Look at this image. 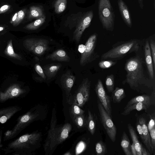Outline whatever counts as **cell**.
Listing matches in <instances>:
<instances>
[{
    "mask_svg": "<svg viewBox=\"0 0 155 155\" xmlns=\"http://www.w3.org/2000/svg\"><path fill=\"white\" fill-rule=\"evenodd\" d=\"M124 69L127 74L123 84H127L131 89L141 93L144 92L143 88L144 87L154 90V86L145 74L143 62L140 56H135L128 59Z\"/></svg>",
    "mask_w": 155,
    "mask_h": 155,
    "instance_id": "cell-1",
    "label": "cell"
},
{
    "mask_svg": "<svg viewBox=\"0 0 155 155\" xmlns=\"http://www.w3.org/2000/svg\"><path fill=\"white\" fill-rule=\"evenodd\" d=\"M57 118L55 108L53 109L50 129L43 145L45 154L52 153L58 145L68 137L72 126L67 123L61 126L57 125Z\"/></svg>",
    "mask_w": 155,
    "mask_h": 155,
    "instance_id": "cell-2",
    "label": "cell"
},
{
    "mask_svg": "<svg viewBox=\"0 0 155 155\" xmlns=\"http://www.w3.org/2000/svg\"><path fill=\"white\" fill-rule=\"evenodd\" d=\"M42 136L40 132L25 134L10 143L5 150L18 154L31 153L40 145Z\"/></svg>",
    "mask_w": 155,
    "mask_h": 155,
    "instance_id": "cell-3",
    "label": "cell"
},
{
    "mask_svg": "<svg viewBox=\"0 0 155 155\" xmlns=\"http://www.w3.org/2000/svg\"><path fill=\"white\" fill-rule=\"evenodd\" d=\"M141 42L140 40L133 39L120 41L114 45L109 51L103 54L102 59L117 60L121 59L127 55L139 50Z\"/></svg>",
    "mask_w": 155,
    "mask_h": 155,
    "instance_id": "cell-4",
    "label": "cell"
},
{
    "mask_svg": "<svg viewBox=\"0 0 155 155\" xmlns=\"http://www.w3.org/2000/svg\"><path fill=\"white\" fill-rule=\"evenodd\" d=\"M36 107L32 108L26 114L19 117L17 122L11 130L5 133L4 139L8 140L13 138L22 130L33 121L40 118V112Z\"/></svg>",
    "mask_w": 155,
    "mask_h": 155,
    "instance_id": "cell-5",
    "label": "cell"
},
{
    "mask_svg": "<svg viewBox=\"0 0 155 155\" xmlns=\"http://www.w3.org/2000/svg\"><path fill=\"white\" fill-rule=\"evenodd\" d=\"M98 14L103 28L112 31L114 28L115 15L110 0H99Z\"/></svg>",
    "mask_w": 155,
    "mask_h": 155,
    "instance_id": "cell-6",
    "label": "cell"
},
{
    "mask_svg": "<svg viewBox=\"0 0 155 155\" xmlns=\"http://www.w3.org/2000/svg\"><path fill=\"white\" fill-rule=\"evenodd\" d=\"M90 87L91 82L89 79H84L74 94L69 97L68 101L71 104L82 107L89 100Z\"/></svg>",
    "mask_w": 155,
    "mask_h": 155,
    "instance_id": "cell-7",
    "label": "cell"
},
{
    "mask_svg": "<svg viewBox=\"0 0 155 155\" xmlns=\"http://www.w3.org/2000/svg\"><path fill=\"white\" fill-rule=\"evenodd\" d=\"M97 35L94 33L88 39L84 46L83 52L81 55L80 64L83 66L92 62L99 57L95 51Z\"/></svg>",
    "mask_w": 155,
    "mask_h": 155,
    "instance_id": "cell-8",
    "label": "cell"
},
{
    "mask_svg": "<svg viewBox=\"0 0 155 155\" xmlns=\"http://www.w3.org/2000/svg\"><path fill=\"white\" fill-rule=\"evenodd\" d=\"M97 106L101 122L110 140L114 142L116 140L117 130L111 117L104 109L97 99Z\"/></svg>",
    "mask_w": 155,
    "mask_h": 155,
    "instance_id": "cell-9",
    "label": "cell"
},
{
    "mask_svg": "<svg viewBox=\"0 0 155 155\" xmlns=\"http://www.w3.org/2000/svg\"><path fill=\"white\" fill-rule=\"evenodd\" d=\"M48 44L47 40L43 38H28L23 42L25 48L38 56L43 55L48 50Z\"/></svg>",
    "mask_w": 155,
    "mask_h": 155,
    "instance_id": "cell-10",
    "label": "cell"
},
{
    "mask_svg": "<svg viewBox=\"0 0 155 155\" xmlns=\"http://www.w3.org/2000/svg\"><path fill=\"white\" fill-rule=\"evenodd\" d=\"M95 91L97 99L102 104L105 110L112 117V110L110 98L104 87L102 81L98 79L95 85Z\"/></svg>",
    "mask_w": 155,
    "mask_h": 155,
    "instance_id": "cell-11",
    "label": "cell"
},
{
    "mask_svg": "<svg viewBox=\"0 0 155 155\" xmlns=\"http://www.w3.org/2000/svg\"><path fill=\"white\" fill-rule=\"evenodd\" d=\"M93 16V13L92 11L87 12L77 25L74 32L73 38V40L76 43H79L84 31L90 25Z\"/></svg>",
    "mask_w": 155,
    "mask_h": 155,
    "instance_id": "cell-12",
    "label": "cell"
},
{
    "mask_svg": "<svg viewBox=\"0 0 155 155\" xmlns=\"http://www.w3.org/2000/svg\"><path fill=\"white\" fill-rule=\"evenodd\" d=\"M26 91L19 85L13 84L3 92L0 91V102H3L8 100L17 99L21 97Z\"/></svg>",
    "mask_w": 155,
    "mask_h": 155,
    "instance_id": "cell-13",
    "label": "cell"
},
{
    "mask_svg": "<svg viewBox=\"0 0 155 155\" xmlns=\"http://www.w3.org/2000/svg\"><path fill=\"white\" fill-rule=\"evenodd\" d=\"M75 79V76L69 70L67 71L61 77V82L65 91L67 101L70 96V92L74 84Z\"/></svg>",
    "mask_w": 155,
    "mask_h": 155,
    "instance_id": "cell-14",
    "label": "cell"
},
{
    "mask_svg": "<svg viewBox=\"0 0 155 155\" xmlns=\"http://www.w3.org/2000/svg\"><path fill=\"white\" fill-rule=\"evenodd\" d=\"M139 121L143 130V142L150 154L154 153L155 150L151 143L150 136L146 119L143 117L139 118Z\"/></svg>",
    "mask_w": 155,
    "mask_h": 155,
    "instance_id": "cell-15",
    "label": "cell"
},
{
    "mask_svg": "<svg viewBox=\"0 0 155 155\" xmlns=\"http://www.w3.org/2000/svg\"><path fill=\"white\" fill-rule=\"evenodd\" d=\"M144 56L145 63L149 78L152 80L154 79L153 68L150 44L148 40L146 41L144 46Z\"/></svg>",
    "mask_w": 155,
    "mask_h": 155,
    "instance_id": "cell-16",
    "label": "cell"
},
{
    "mask_svg": "<svg viewBox=\"0 0 155 155\" xmlns=\"http://www.w3.org/2000/svg\"><path fill=\"white\" fill-rule=\"evenodd\" d=\"M19 106H14L0 109V123L4 124L21 110Z\"/></svg>",
    "mask_w": 155,
    "mask_h": 155,
    "instance_id": "cell-17",
    "label": "cell"
},
{
    "mask_svg": "<svg viewBox=\"0 0 155 155\" xmlns=\"http://www.w3.org/2000/svg\"><path fill=\"white\" fill-rule=\"evenodd\" d=\"M118 5L120 14L125 24L131 28L132 25L131 17L126 5L123 0H118Z\"/></svg>",
    "mask_w": 155,
    "mask_h": 155,
    "instance_id": "cell-18",
    "label": "cell"
},
{
    "mask_svg": "<svg viewBox=\"0 0 155 155\" xmlns=\"http://www.w3.org/2000/svg\"><path fill=\"white\" fill-rule=\"evenodd\" d=\"M46 58L61 62H69L70 61V58L67 53L62 49L56 50L52 54L47 55Z\"/></svg>",
    "mask_w": 155,
    "mask_h": 155,
    "instance_id": "cell-19",
    "label": "cell"
},
{
    "mask_svg": "<svg viewBox=\"0 0 155 155\" xmlns=\"http://www.w3.org/2000/svg\"><path fill=\"white\" fill-rule=\"evenodd\" d=\"M61 66L60 63H52L43 66L42 69L47 79L55 77Z\"/></svg>",
    "mask_w": 155,
    "mask_h": 155,
    "instance_id": "cell-20",
    "label": "cell"
},
{
    "mask_svg": "<svg viewBox=\"0 0 155 155\" xmlns=\"http://www.w3.org/2000/svg\"><path fill=\"white\" fill-rule=\"evenodd\" d=\"M127 128L133 143L136 149L137 155H142L141 151L142 144L139 140L138 136L134 128L131 124H128Z\"/></svg>",
    "mask_w": 155,
    "mask_h": 155,
    "instance_id": "cell-21",
    "label": "cell"
},
{
    "mask_svg": "<svg viewBox=\"0 0 155 155\" xmlns=\"http://www.w3.org/2000/svg\"><path fill=\"white\" fill-rule=\"evenodd\" d=\"M150 105L142 102L136 103L124 109V110L121 114L124 116L127 115L134 110H137L138 111L142 110H146L149 108Z\"/></svg>",
    "mask_w": 155,
    "mask_h": 155,
    "instance_id": "cell-22",
    "label": "cell"
},
{
    "mask_svg": "<svg viewBox=\"0 0 155 155\" xmlns=\"http://www.w3.org/2000/svg\"><path fill=\"white\" fill-rule=\"evenodd\" d=\"M120 145L126 155H132L130 140L125 131L122 133Z\"/></svg>",
    "mask_w": 155,
    "mask_h": 155,
    "instance_id": "cell-23",
    "label": "cell"
},
{
    "mask_svg": "<svg viewBox=\"0 0 155 155\" xmlns=\"http://www.w3.org/2000/svg\"><path fill=\"white\" fill-rule=\"evenodd\" d=\"M125 97V91L123 88L117 87L112 92L111 98L114 103H120Z\"/></svg>",
    "mask_w": 155,
    "mask_h": 155,
    "instance_id": "cell-24",
    "label": "cell"
},
{
    "mask_svg": "<svg viewBox=\"0 0 155 155\" xmlns=\"http://www.w3.org/2000/svg\"><path fill=\"white\" fill-rule=\"evenodd\" d=\"M142 102L151 104L150 97L147 95H142L136 96L131 99L127 103L124 109L135 103Z\"/></svg>",
    "mask_w": 155,
    "mask_h": 155,
    "instance_id": "cell-25",
    "label": "cell"
},
{
    "mask_svg": "<svg viewBox=\"0 0 155 155\" xmlns=\"http://www.w3.org/2000/svg\"><path fill=\"white\" fill-rule=\"evenodd\" d=\"M96 121L95 118L89 110H88V116L87 118V125L88 130L91 134L93 135L95 133L96 129Z\"/></svg>",
    "mask_w": 155,
    "mask_h": 155,
    "instance_id": "cell-26",
    "label": "cell"
},
{
    "mask_svg": "<svg viewBox=\"0 0 155 155\" xmlns=\"http://www.w3.org/2000/svg\"><path fill=\"white\" fill-rule=\"evenodd\" d=\"M4 53L6 55L13 58L19 60H21L22 59V58L19 55L14 51L12 40L8 42Z\"/></svg>",
    "mask_w": 155,
    "mask_h": 155,
    "instance_id": "cell-27",
    "label": "cell"
},
{
    "mask_svg": "<svg viewBox=\"0 0 155 155\" xmlns=\"http://www.w3.org/2000/svg\"><path fill=\"white\" fill-rule=\"evenodd\" d=\"M71 118L78 128L84 127L87 125V118L84 114L71 117Z\"/></svg>",
    "mask_w": 155,
    "mask_h": 155,
    "instance_id": "cell-28",
    "label": "cell"
},
{
    "mask_svg": "<svg viewBox=\"0 0 155 155\" xmlns=\"http://www.w3.org/2000/svg\"><path fill=\"white\" fill-rule=\"evenodd\" d=\"M45 18L42 16L34 21L26 25L24 28L28 30H34L37 29L45 22Z\"/></svg>",
    "mask_w": 155,
    "mask_h": 155,
    "instance_id": "cell-29",
    "label": "cell"
},
{
    "mask_svg": "<svg viewBox=\"0 0 155 155\" xmlns=\"http://www.w3.org/2000/svg\"><path fill=\"white\" fill-rule=\"evenodd\" d=\"M42 16V11L40 8L35 6L31 7L28 14L29 18H39Z\"/></svg>",
    "mask_w": 155,
    "mask_h": 155,
    "instance_id": "cell-30",
    "label": "cell"
},
{
    "mask_svg": "<svg viewBox=\"0 0 155 155\" xmlns=\"http://www.w3.org/2000/svg\"><path fill=\"white\" fill-rule=\"evenodd\" d=\"M95 148L97 155H104L107 152V146L101 140H100L96 143Z\"/></svg>",
    "mask_w": 155,
    "mask_h": 155,
    "instance_id": "cell-31",
    "label": "cell"
},
{
    "mask_svg": "<svg viewBox=\"0 0 155 155\" xmlns=\"http://www.w3.org/2000/svg\"><path fill=\"white\" fill-rule=\"evenodd\" d=\"M105 85L108 92H112L114 87V76L111 74L107 76L105 79Z\"/></svg>",
    "mask_w": 155,
    "mask_h": 155,
    "instance_id": "cell-32",
    "label": "cell"
},
{
    "mask_svg": "<svg viewBox=\"0 0 155 155\" xmlns=\"http://www.w3.org/2000/svg\"><path fill=\"white\" fill-rule=\"evenodd\" d=\"M67 0H57L54 4L55 11L57 13L63 12L66 7Z\"/></svg>",
    "mask_w": 155,
    "mask_h": 155,
    "instance_id": "cell-33",
    "label": "cell"
},
{
    "mask_svg": "<svg viewBox=\"0 0 155 155\" xmlns=\"http://www.w3.org/2000/svg\"><path fill=\"white\" fill-rule=\"evenodd\" d=\"M84 112V110L75 104H72L70 108V115L71 117L83 114Z\"/></svg>",
    "mask_w": 155,
    "mask_h": 155,
    "instance_id": "cell-34",
    "label": "cell"
},
{
    "mask_svg": "<svg viewBox=\"0 0 155 155\" xmlns=\"http://www.w3.org/2000/svg\"><path fill=\"white\" fill-rule=\"evenodd\" d=\"M117 62L116 61H113L110 60H103L99 62L98 65L102 69H107L115 65Z\"/></svg>",
    "mask_w": 155,
    "mask_h": 155,
    "instance_id": "cell-35",
    "label": "cell"
},
{
    "mask_svg": "<svg viewBox=\"0 0 155 155\" xmlns=\"http://www.w3.org/2000/svg\"><path fill=\"white\" fill-rule=\"evenodd\" d=\"M25 15V12L23 10H21L18 12H17L16 19L12 24L15 26L19 24L24 19Z\"/></svg>",
    "mask_w": 155,
    "mask_h": 155,
    "instance_id": "cell-36",
    "label": "cell"
},
{
    "mask_svg": "<svg viewBox=\"0 0 155 155\" xmlns=\"http://www.w3.org/2000/svg\"><path fill=\"white\" fill-rule=\"evenodd\" d=\"M152 57L153 66L155 70V42L154 40H150V45Z\"/></svg>",
    "mask_w": 155,
    "mask_h": 155,
    "instance_id": "cell-37",
    "label": "cell"
},
{
    "mask_svg": "<svg viewBox=\"0 0 155 155\" xmlns=\"http://www.w3.org/2000/svg\"><path fill=\"white\" fill-rule=\"evenodd\" d=\"M35 70L37 73L44 80L46 79V77L41 66L38 64H36L35 66Z\"/></svg>",
    "mask_w": 155,
    "mask_h": 155,
    "instance_id": "cell-38",
    "label": "cell"
},
{
    "mask_svg": "<svg viewBox=\"0 0 155 155\" xmlns=\"http://www.w3.org/2000/svg\"><path fill=\"white\" fill-rule=\"evenodd\" d=\"M151 141L153 149H155V126L149 131Z\"/></svg>",
    "mask_w": 155,
    "mask_h": 155,
    "instance_id": "cell-39",
    "label": "cell"
},
{
    "mask_svg": "<svg viewBox=\"0 0 155 155\" xmlns=\"http://www.w3.org/2000/svg\"><path fill=\"white\" fill-rule=\"evenodd\" d=\"M136 126L137 130L139 133V134L141 139L143 141V130L142 126L139 122V120L137 121Z\"/></svg>",
    "mask_w": 155,
    "mask_h": 155,
    "instance_id": "cell-40",
    "label": "cell"
},
{
    "mask_svg": "<svg viewBox=\"0 0 155 155\" xmlns=\"http://www.w3.org/2000/svg\"><path fill=\"white\" fill-rule=\"evenodd\" d=\"M84 143L82 142H80L76 148V154H77L80 153L83 150L84 147Z\"/></svg>",
    "mask_w": 155,
    "mask_h": 155,
    "instance_id": "cell-41",
    "label": "cell"
},
{
    "mask_svg": "<svg viewBox=\"0 0 155 155\" xmlns=\"http://www.w3.org/2000/svg\"><path fill=\"white\" fill-rule=\"evenodd\" d=\"M155 126L154 117H152L148 124H147L149 132Z\"/></svg>",
    "mask_w": 155,
    "mask_h": 155,
    "instance_id": "cell-42",
    "label": "cell"
},
{
    "mask_svg": "<svg viewBox=\"0 0 155 155\" xmlns=\"http://www.w3.org/2000/svg\"><path fill=\"white\" fill-rule=\"evenodd\" d=\"M10 8V6L8 5H4L0 8V14L7 11Z\"/></svg>",
    "mask_w": 155,
    "mask_h": 155,
    "instance_id": "cell-43",
    "label": "cell"
},
{
    "mask_svg": "<svg viewBox=\"0 0 155 155\" xmlns=\"http://www.w3.org/2000/svg\"><path fill=\"white\" fill-rule=\"evenodd\" d=\"M141 151L142 155H150V152L148 151L142 145H141Z\"/></svg>",
    "mask_w": 155,
    "mask_h": 155,
    "instance_id": "cell-44",
    "label": "cell"
},
{
    "mask_svg": "<svg viewBox=\"0 0 155 155\" xmlns=\"http://www.w3.org/2000/svg\"><path fill=\"white\" fill-rule=\"evenodd\" d=\"M131 147L132 155H137L136 151L133 143L131 145Z\"/></svg>",
    "mask_w": 155,
    "mask_h": 155,
    "instance_id": "cell-45",
    "label": "cell"
},
{
    "mask_svg": "<svg viewBox=\"0 0 155 155\" xmlns=\"http://www.w3.org/2000/svg\"><path fill=\"white\" fill-rule=\"evenodd\" d=\"M138 1L140 8L141 9L143 8V0H138Z\"/></svg>",
    "mask_w": 155,
    "mask_h": 155,
    "instance_id": "cell-46",
    "label": "cell"
},
{
    "mask_svg": "<svg viewBox=\"0 0 155 155\" xmlns=\"http://www.w3.org/2000/svg\"><path fill=\"white\" fill-rule=\"evenodd\" d=\"M4 29V28L3 27L0 26V31H3Z\"/></svg>",
    "mask_w": 155,
    "mask_h": 155,
    "instance_id": "cell-47",
    "label": "cell"
}]
</instances>
